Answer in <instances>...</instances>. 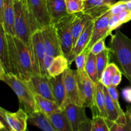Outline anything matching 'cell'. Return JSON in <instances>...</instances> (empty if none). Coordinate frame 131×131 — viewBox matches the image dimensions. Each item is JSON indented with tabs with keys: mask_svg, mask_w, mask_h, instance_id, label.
I'll return each instance as SVG.
<instances>
[{
	"mask_svg": "<svg viewBox=\"0 0 131 131\" xmlns=\"http://www.w3.org/2000/svg\"><path fill=\"white\" fill-rule=\"evenodd\" d=\"M0 79L12 89L17 96L20 105L28 115L38 111L35 101V94L29 82L12 73L5 72L1 65H0Z\"/></svg>",
	"mask_w": 131,
	"mask_h": 131,
	"instance_id": "1",
	"label": "cell"
},
{
	"mask_svg": "<svg viewBox=\"0 0 131 131\" xmlns=\"http://www.w3.org/2000/svg\"><path fill=\"white\" fill-rule=\"evenodd\" d=\"M110 49L115 63L131 84V39L121 31L111 35Z\"/></svg>",
	"mask_w": 131,
	"mask_h": 131,
	"instance_id": "2",
	"label": "cell"
},
{
	"mask_svg": "<svg viewBox=\"0 0 131 131\" xmlns=\"http://www.w3.org/2000/svg\"><path fill=\"white\" fill-rule=\"evenodd\" d=\"M28 7L33 33L53 24L47 0H28Z\"/></svg>",
	"mask_w": 131,
	"mask_h": 131,
	"instance_id": "3",
	"label": "cell"
},
{
	"mask_svg": "<svg viewBox=\"0 0 131 131\" xmlns=\"http://www.w3.org/2000/svg\"><path fill=\"white\" fill-rule=\"evenodd\" d=\"M15 6V37L23 42L30 45L31 38L33 34L30 16L28 7L22 1L14 2Z\"/></svg>",
	"mask_w": 131,
	"mask_h": 131,
	"instance_id": "4",
	"label": "cell"
},
{
	"mask_svg": "<svg viewBox=\"0 0 131 131\" xmlns=\"http://www.w3.org/2000/svg\"><path fill=\"white\" fill-rule=\"evenodd\" d=\"M28 114L20 107L15 112L0 108V131H26Z\"/></svg>",
	"mask_w": 131,
	"mask_h": 131,
	"instance_id": "5",
	"label": "cell"
},
{
	"mask_svg": "<svg viewBox=\"0 0 131 131\" xmlns=\"http://www.w3.org/2000/svg\"><path fill=\"white\" fill-rule=\"evenodd\" d=\"M75 16V14H68L53 23L60 40L63 54L66 57L70 54L74 46L72 28Z\"/></svg>",
	"mask_w": 131,
	"mask_h": 131,
	"instance_id": "6",
	"label": "cell"
},
{
	"mask_svg": "<svg viewBox=\"0 0 131 131\" xmlns=\"http://www.w3.org/2000/svg\"><path fill=\"white\" fill-rule=\"evenodd\" d=\"M18 52L20 78L29 81L34 74L33 61L30 45L23 42L21 40L14 36Z\"/></svg>",
	"mask_w": 131,
	"mask_h": 131,
	"instance_id": "7",
	"label": "cell"
},
{
	"mask_svg": "<svg viewBox=\"0 0 131 131\" xmlns=\"http://www.w3.org/2000/svg\"><path fill=\"white\" fill-rule=\"evenodd\" d=\"M30 47L33 56L35 75L47 76L44 67L46 52L40 30L37 31L32 34Z\"/></svg>",
	"mask_w": 131,
	"mask_h": 131,
	"instance_id": "8",
	"label": "cell"
},
{
	"mask_svg": "<svg viewBox=\"0 0 131 131\" xmlns=\"http://www.w3.org/2000/svg\"><path fill=\"white\" fill-rule=\"evenodd\" d=\"M78 71L70 67L64 72V84L65 88V99L63 104L62 110L68 104H75L83 106L78 84Z\"/></svg>",
	"mask_w": 131,
	"mask_h": 131,
	"instance_id": "9",
	"label": "cell"
},
{
	"mask_svg": "<svg viewBox=\"0 0 131 131\" xmlns=\"http://www.w3.org/2000/svg\"><path fill=\"white\" fill-rule=\"evenodd\" d=\"M77 79L83 106L92 110L94 104L95 83L89 78L86 71L78 72Z\"/></svg>",
	"mask_w": 131,
	"mask_h": 131,
	"instance_id": "10",
	"label": "cell"
},
{
	"mask_svg": "<svg viewBox=\"0 0 131 131\" xmlns=\"http://www.w3.org/2000/svg\"><path fill=\"white\" fill-rule=\"evenodd\" d=\"M40 31L46 54L53 57L63 54L54 24L42 28Z\"/></svg>",
	"mask_w": 131,
	"mask_h": 131,
	"instance_id": "11",
	"label": "cell"
},
{
	"mask_svg": "<svg viewBox=\"0 0 131 131\" xmlns=\"http://www.w3.org/2000/svg\"><path fill=\"white\" fill-rule=\"evenodd\" d=\"M112 15L110 9L102 15L93 20V26L90 42L88 47L89 49L93 43L103 37H107L111 33L109 31V22Z\"/></svg>",
	"mask_w": 131,
	"mask_h": 131,
	"instance_id": "12",
	"label": "cell"
},
{
	"mask_svg": "<svg viewBox=\"0 0 131 131\" xmlns=\"http://www.w3.org/2000/svg\"><path fill=\"white\" fill-rule=\"evenodd\" d=\"M93 26V19H91L87 23L84 30L82 32L81 35L78 38L76 43L73 47L70 54L66 57L69 61V65H71L72 63L74 61L75 57L81 52L86 47H88L92 37V30Z\"/></svg>",
	"mask_w": 131,
	"mask_h": 131,
	"instance_id": "13",
	"label": "cell"
},
{
	"mask_svg": "<svg viewBox=\"0 0 131 131\" xmlns=\"http://www.w3.org/2000/svg\"><path fill=\"white\" fill-rule=\"evenodd\" d=\"M15 12L14 0H5L3 12L0 14V25L8 35L15 36Z\"/></svg>",
	"mask_w": 131,
	"mask_h": 131,
	"instance_id": "14",
	"label": "cell"
},
{
	"mask_svg": "<svg viewBox=\"0 0 131 131\" xmlns=\"http://www.w3.org/2000/svg\"><path fill=\"white\" fill-rule=\"evenodd\" d=\"M115 3L116 0H86L83 12L94 20L108 11Z\"/></svg>",
	"mask_w": 131,
	"mask_h": 131,
	"instance_id": "15",
	"label": "cell"
},
{
	"mask_svg": "<svg viewBox=\"0 0 131 131\" xmlns=\"http://www.w3.org/2000/svg\"><path fill=\"white\" fill-rule=\"evenodd\" d=\"M29 84L35 94L56 101L52 95V89L47 76L33 75L29 81Z\"/></svg>",
	"mask_w": 131,
	"mask_h": 131,
	"instance_id": "16",
	"label": "cell"
},
{
	"mask_svg": "<svg viewBox=\"0 0 131 131\" xmlns=\"http://www.w3.org/2000/svg\"><path fill=\"white\" fill-rule=\"evenodd\" d=\"M85 108L83 106L70 104L63 110L67 116L73 131H78L80 124L88 118L86 115Z\"/></svg>",
	"mask_w": 131,
	"mask_h": 131,
	"instance_id": "17",
	"label": "cell"
},
{
	"mask_svg": "<svg viewBox=\"0 0 131 131\" xmlns=\"http://www.w3.org/2000/svg\"><path fill=\"white\" fill-rule=\"evenodd\" d=\"M92 113L93 116H101L102 117L107 118L104 86L99 81L95 83L94 104L92 110Z\"/></svg>",
	"mask_w": 131,
	"mask_h": 131,
	"instance_id": "18",
	"label": "cell"
},
{
	"mask_svg": "<svg viewBox=\"0 0 131 131\" xmlns=\"http://www.w3.org/2000/svg\"><path fill=\"white\" fill-rule=\"evenodd\" d=\"M49 79L52 89V95L54 97L55 101L61 107L65 99L64 73L57 76L50 77L49 78Z\"/></svg>",
	"mask_w": 131,
	"mask_h": 131,
	"instance_id": "19",
	"label": "cell"
},
{
	"mask_svg": "<svg viewBox=\"0 0 131 131\" xmlns=\"http://www.w3.org/2000/svg\"><path fill=\"white\" fill-rule=\"evenodd\" d=\"M35 101L38 111L43 113L48 117L53 114L63 111L60 105L56 101L45 98L39 95L35 94Z\"/></svg>",
	"mask_w": 131,
	"mask_h": 131,
	"instance_id": "20",
	"label": "cell"
},
{
	"mask_svg": "<svg viewBox=\"0 0 131 131\" xmlns=\"http://www.w3.org/2000/svg\"><path fill=\"white\" fill-rule=\"evenodd\" d=\"M28 123L39 128L42 131H58L49 118L40 111L28 115Z\"/></svg>",
	"mask_w": 131,
	"mask_h": 131,
	"instance_id": "21",
	"label": "cell"
},
{
	"mask_svg": "<svg viewBox=\"0 0 131 131\" xmlns=\"http://www.w3.org/2000/svg\"><path fill=\"white\" fill-rule=\"evenodd\" d=\"M0 65L3 67L5 72L12 73L7 37L1 25H0Z\"/></svg>",
	"mask_w": 131,
	"mask_h": 131,
	"instance_id": "22",
	"label": "cell"
},
{
	"mask_svg": "<svg viewBox=\"0 0 131 131\" xmlns=\"http://www.w3.org/2000/svg\"><path fill=\"white\" fill-rule=\"evenodd\" d=\"M91 19H92V17L83 12L75 14V19H74L72 28V35L74 46L76 43L78 38L84 30L87 23Z\"/></svg>",
	"mask_w": 131,
	"mask_h": 131,
	"instance_id": "23",
	"label": "cell"
},
{
	"mask_svg": "<svg viewBox=\"0 0 131 131\" xmlns=\"http://www.w3.org/2000/svg\"><path fill=\"white\" fill-rule=\"evenodd\" d=\"M6 37H7L8 44L9 60H10V65L11 67L12 73L20 78L18 52L15 40H14V36L6 34Z\"/></svg>",
	"mask_w": 131,
	"mask_h": 131,
	"instance_id": "24",
	"label": "cell"
},
{
	"mask_svg": "<svg viewBox=\"0 0 131 131\" xmlns=\"http://www.w3.org/2000/svg\"><path fill=\"white\" fill-rule=\"evenodd\" d=\"M70 67L69 61L63 54L54 58L52 63L47 70V76L55 77L65 72Z\"/></svg>",
	"mask_w": 131,
	"mask_h": 131,
	"instance_id": "25",
	"label": "cell"
},
{
	"mask_svg": "<svg viewBox=\"0 0 131 131\" xmlns=\"http://www.w3.org/2000/svg\"><path fill=\"white\" fill-rule=\"evenodd\" d=\"M104 91L106 95V110L107 118L111 121H116L120 116L124 115L125 112H124L122 109L118 107L113 101L106 86H104Z\"/></svg>",
	"mask_w": 131,
	"mask_h": 131,
	"instance_id": "26",
	"label": "cell"
},
{
	"mask_svg": "<svg viewBox=\"0 0 131 131\" xmlns=\"http://www.w3.org/2000/svg\"><path fill=\"white\" fill-rule=\"evenodd\" d=\"M48 118L58 131H73L63 110L61 112L53 114Z\"/></svg>",
	"mask_w": 131,
	"mask_h": 131,
	"instance_id": "27",
	"label": "cell"
},
{
	"mask_svg": "<svg viewBox=\"0 0 131 131\" xmlns=\"http://www.w3.org/2000/svg\"><path fill=\"white\" fill-rule=\"evenodd\" d=\"M107 119L110 131H131V118L127 112L120 116L116 121Z\"/></svg>",
	"mask_w": 131,
	"mask_h": 131,
	"instance_id": "28",
	"label": "cell"
},
{
	"mask_svg": "<svg viewBox=\"0 0 131 131\" xmlns=\"http://www.w3.org/2000/svg\"><path fill=\"white\" fill-rule=\"evenodd\" d=\"M111 56V51H110V47L99 54L96 55V64H97L99 81L101 79L104 71L107 67V65L110 63L109 62H110Z\"/></svg>",
	"mask_w": 131,
	"mask_h": 131,
	"instance_id": "29",
	"label": "cell"
},
{
	"mask_svg": "<svg viewBox=\"0 0 131 131\" xmlns=\"http://www.w3.org/2000/svg\"><path fill=\"white\" fill-rule=\"evenodd\" d=\"M85 71L88 75L89 78L95 83L99 81L98 74H97V64H96V55L89 51L86 63L85 65Z\"/></svg>",
	"mask_w": 131,
	"mask_h": 131,
	"instance_id": "30",
	"label": "cell"
},
{
	"mask_svg": "<svg viewBox=\"0 0 131 131\" xmlns=\"http://www.w3.org/2000/svg\"><path fill=\"white\" fill-rule=\"evenodd\" d=\"M120 69L115 63H110L104 71L99 81L102 83L104 86L109 87L111 86V82L115 74Z\"/></svg>",
	"mask_w": 131,
	"mask_h": 131,
	"instance_id": "31",
	"label": "cell"
},
{
	"mask_svg": "<svg viewBox=\"0 0 131 131\" xmlns=\"http://www.w3.org/2000/svg\"><path fill=\"white\" fill-rule=\"evenodd\" d=\"M92 131H110L106 118L101 116H93L92 119Z\"/></svg>",
	"mask_w": 131,
	"mask_h": 131,
	"instance_id": "32",
	"label": "cell"
},
{
	"mask_svg": "<svg viewBox=\"0 0 131 131\" xmlns=\"http://www.w3.org/2000/svg\"><path fill=\"white\" fill-rule=\"evenodd\" d=\"M65 2L69 14H77L84 10V3L83 0H65Z\"/></svg>",
	"mask_w": 131,
	"mask_h": 131,
	"instance_id": "33",
	"label": "cell"
},
{
	"mask_svg": "<svg viewBox=\"0 0 131 131\" xmlns=\"http://www.w3.org/2000/svg\"><path fill=\"white\" fill-rule=\"evenodd\" d=\"M89 51V47H86L81 52H80L75 57V60H74L75 65H76L77 71L78 73H81L85 71V65Z\"/></svg>",
	"mask_w": 131,
	"mask_h": 131,
	"instance_id": "34",
	"label": "cell"
},
{
	"mask_svg": "<svg viewBox=\"0 0 131 131\" xmlns=\"http://www.w3.org/2000/svg\"><path fill=\"white\" fill-rule=\"evenodd\" d=\"M106 38L107 37H103L97 41L95 43H93V46L90 49V51L93 54L97 55L104 50L108 49V47L106 46V43H105V40Z\"/></svg>",
	"mask_w": 131,
	"mask_h": 131,
	"instance_id": "35",
	"label": "cell"
},
{
	"mask_svg": "<svg viewBox=\"0 0 131 131\" xmlns=\"http://www.w3.org/2000/svg\"><path fill=\"white\" fill-rule=\"evenodd\" d=\"M122 25L120 19L118 18V15L112 14L110 17V22H109V31L110 33H112V31L115 29L118 28Z\"/></svg>",
	"mask_w": 131,
	"mask_h": 131,
	"instance_id": "36",
	"label": "cell"
},
{
	"mask_svg": "<svg viewBox=\"0 0 131 131\" xmlns=\"http://www.w3.org/2000/svg\"><path fill=\"white\" fill-rule=\"evenodd\" d=\"M126 10H127L126 4L122 2L121 0L115 3L110 8L111 14H115V15H118L120 12Z\"/></svg>",
	"mask_w": 131,
	"mask_h": 131,
	"instance_id": "37",
	"label": "cell"
},
{
	"mask_svg": "<svg viewBox=\"0 0 131 131\" xmlns=\"http://www.w3.org/2000/svg\"><path fill=\"white\" fill-rule=\"evenodd\" d=\"M107 90V92H108L109 94H110V97L112 99L113 101L115 102V103L117 105L118 107H120V103H119V95L117 89H116V87L113 86H110L109 87H106Z\"/></svg>",
	"mask_w": 131,
	"mask_h": 131,
	"instance_id": "38",
	"label": "cell"
},
{
	"mask_svg": "<svg viewBox=\"0 0 131 131\" xmlns=\"http://www.w3.org/2000/svg\"><path fill=\"white\" fill-rule=\"evenodd\" d=\"M118 15L122 24H125L131 20V12L128 10L122 12Z\"/></svg>",
	"mask_w": 131,
	"mask_h": 131,
	"instance_id": "39",
	"label": "cell"
},
{
	"mask_svg": "<svg viewBox=\"0 0 131 131\" xmlns=\"http://www.w3.org/2000/svg\"><path fill=\"white\" fill-rule=\"evenodd\" d=\"M78 131H92V120L88 118L79 125Z\"/></svg>",
	"mask_w": 131,
	"mask_h": 131,
	"instance_id": "40",
	"label": "cell"
},
{
	"mask_svg": "<svg viewBox=\"0 0 131 131\" xmlns=\"http://www.w3.org/2000/svg\"><path fill=\"white\" fill-rule=\"evenodd\" d=\"M122 76V72H121V70H119L115 74L113 78L112 82H111V86L117 87L120 84V83H121Z\"/></svg>",
	"mask_w": 131,
	"mask_h": 131,
	"instance_id": "41",
	"label": "cell"
},
{
	"mask_svg": "<svg viewBox=\"0 0 131 131\" xmlns=\"http://www.w3.org/2000/svg\"><path fill=\"white\" fill-rule=\"evenodd\" d=\"M122 95L124 99L131 103V87H127L122 90Z\"/></svg>",
	"mask_w": 131,
	"mask_h": 131,
	"instance_id": "42",
	"label": "cell"
},
{
	"mask_svg": "<svg viewBox=\"0 0 131 131\" xmlns=\"http://www.w3.org/2000/svg\"><path fill=\"white\" fill-rule=\"evenodd\" d=\"M54 57H53V56H50V55H48L46 54V58H45L44 67H45V70H46L47 75V70H48L49 67H50L51 64L52 63V61H53V60H54Z\"/></svg>",
	"mask_w": 131,
	"mask_h": 131,
	"instance_id": "43",
	"label": "cell"
},
{
	"mask_svg": "<svg viewBox=\"0 0 131 131\" xmlns=\"http://www.w3.org/2000/svg\"><path fill=\"white\" fill-rule=\"evenodd\" d=\"M125 3L126 4L127 8V10L131 12V1H128V2H125Z\"/></svg>",
	"mask_w": 131,
	"mask_h": 131,
	"instance_id": "44",
	"label": "cell"
},
{
	"mask_svg": "<svg viewBox=\"0 0 131 131\" xmlns=\"http://www.w3.org/2000/svg\"><path fill=\"white\" fill-rule=\"evenodd\" d=\"M126 112L130 115V118H131V106H129V107H127V111Z\"/></svg>",
	"mask_w": 131,
	"mask_h": 131,
	"instance_id": "45",
	"label": "cell"
},
{
	"mask_svg": "<svg viewBox=\"0 0 131 131\" xmlns=\"http://www.w3.org/2000/svg\"><path fill=\"white\" fill-rule=\"evenodd\" d=\"M21 1L24 5L28 6V0H21Z\"/></svg>",
	"mask_w": 131,
	"mask_h": 131,
	"instance_id": "46",
	"label": "cell"
},
{
	"mask_svg": "<svg viewBox=\"0 0 131 131\" xmlns=\"http://www.w3.org/2000/svg\"><path fill=\"white\" fill-rule=\"evenodd\" d=\"M121 1H122V2L125 3V2H128V1H131V0H121Z\"/></svg>",
	"mask_w": 131,
	"mask_h": 131,
	"instance_id": "47",
	"label": "cell"
},
{
	"mask_svg": "<svg viewBox=\"0 0 131 131\" xmlns=\"http://www.w3.org/2000/svg\"><path fill=\"white\" fill-rule=\"evenodd\" d=\"M14 2H19V1H21V0H14Z\"/></svg>",
	"mask_w": 131,
	"mask_h": 131,
	"instance_id": "48",
	"label": "cell"
},
{
	"mask_svg": "<svg viewBox=\"0 0 131 131\" xmlns=\"http://www.w3.org/2000/svg\"><path fill=\"white\" fill-rule=\"evenodd\" d=\"M83 1H86V0H83Z\"/></svg>",
	"mask_w": 131,
	"mask_h": 131,
	"instance_id": "49",
	"label": "cell"
},
{
	"mask_svg": "<svg viewBox=\"0 0 131 131\" xmlns=\"http://www.w3.org/2000/svg\"><path fill=\"white\" fill-rule=\"evenodd\" d=\"M26 131H29V130H28V129H27V130H26Z\"/></svg>",
	"mask_w": 131,
	"mask_h": 131,
	"instance_id": "50",
	"label": "cell"
}]
</instances>
